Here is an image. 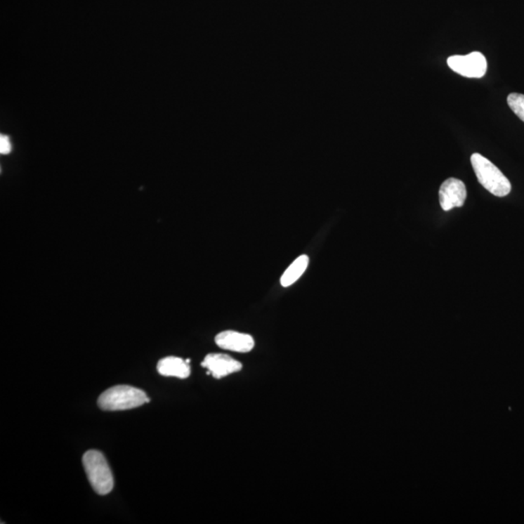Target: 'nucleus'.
I'll return each mask as SVG.
<instances>
[{
  "mask_svg": "<svg viewBox=\"0 0 524 524\" xmlns=\"http://www.w3.org/2000/svg\"><path fill=\"white\" fill-rule=\"evenodd\" d=\"M150 402L146 393L131 386H116L107 389L99 396V408L104 411H124L144 405Z\"/></svg>",
  "mask_w": 524,
  "mask_h": 524,
  "instance_id": "nucleus-1",
  "label": "nucleus"
},
{
  "mask_svg": "<svg viewBox=\"0 0 524 524\" xmlns=\"http://www.w3.org/2000/svg\"><path fill=\"white\" fill-rule=\"evenodd\" d=\"M471 164L480 185L493 195L507 197L512 190L510 181L490 160L480 154H473Z\"/></svg>",
  "mask_w": 524,
  "mask_h": 524,
  "instance_id": "nucleus-2",
  "label": "nucleus"
},
{
  "mask_svg": "<svg viewBox=\"0 0 524 524\" xmlns=\"http://www.w3.org/2000/svg\"><path fill=\"white\" fill-rule=\"evenodd\" d=\"M83 464L91 487L99 495H106L114 487L113 473L103 452L91 450L84 454Z\"/></svg>",
  "mask_w": 524,
  "mask_h": 524,
  "instance_id": "nucleus-3",
  "label": "nucleus"
},
{
  "mask_svg": "<svg viewBox=\"0 0 524 524\" xmlns=\"http://www.w3.org/2000/svg\"><path fill=\"white\" fill-rule=\"evenodd\" d=\"M447 65L454 72L468 78H482L487 70V60L480 52H473L467 55H452L447 58Z\"/></svg>",
  "mask_w": 524,
  "mask_h": 524,
  "instance_id": "nucleus-4",
  "label": "nucleus"
},
{
  "mask_svg": "<svg viewBox=\"0 0 524 524\" xmlns=\"http://www.w3.org/2000/svg\"><path fill=\"white\" fill-rule=\"evenodd\" d=\"M467 197L466 187L464 183L455 178H450L443 183L439 190L440 205L444 211L464 205Z\"/></svg>",
  "mask_w": 524,
  "mask_h": 524,
  "instance_id": "nucleus-5",
  "label": "nucleus"
},
{
  "mask_svg": "<svg viewBox=\"0 0 524 524\" xmlns=\"http://www.w3.org/2000/svg\"><path fill=\"white\" fill-rule=\"evenodd\" d=\"M215 379L225 378L233 373L240 372L242 363L223 353H209L201 363Z\"/></svg>",
  "mask_w": 524,
  "mask_h": 524,
  "instance_id": "nucleus-6",
  "label": "nucleus"
},
{
  "mask_svg": "<svg viewBox=\"0 0 524 524\" xmlns=\"http://www.w3.org/2000/svg\"><path fill=\"white\" fill-rule=\"evenodd\" d=\"M215 342L221 348L231 352L246 353L251 352L254 348V339L250 334L234 330L218 333L216 336Z\"/></svg>",
  "mask_w": 524,
  "mask_h": 524,
  "instance_id": "nucleus-7",
  "label": "nucleus"
},
{
  "mask_svg": "<svg viewBox=\"0 0 524 524\" xmlns=\"http://www.w3.org/2000/svg\"><path fill=\"white\" fill-rule=\"evenodd\" d=\"M157 371L164 377L187 379L190 375V363L176 357H167L160 360L157 363Z\"/></svg>",
  "mask_w": 524,
  "mask_h": 524,
  "instance_id": "nucleus-8",
  "label": "nucleus"
},
{
  "mask_svg": "<svg viewBox=\"0 0 524 524\" xmlns=\"http://www.w3.org/2000/svg\"><path fill=\"white\" fill-rule=\"evenodd\" d=\"M308 266H309V258L306 254L295 259L282 276V286L284 287L292 286L304 274Z\"/></svg>",
  "mask_w": 524,
  "mask_h": 524,
  "instance_id": "nucleus-9",
  "label": "nucleus"
},
{
  "mask_svg": "<svg viewBox=\"0 0 524 524\" xmlns=\"http://www.w3.org/2000/svg\"><path fill=\"white\" fill-rule=\"evenodd\" d=\"M508 105L513 113L524 122V96L520 93H511L507 98Z\"/></svg>",
  "mask_w": 524,
  "mask_h": 524,
  "instance_id": "nucleus-10",
  "label": "nucleus"
},
{
  "mask_svg": "<svg viewBox=\"0 0 524 524\" xmlns=\"http://www.w3.org/2000/svg\"><path fill=\"white\" fill-rule=\"evenodd\" d=\"M12 151V143L10 138L6 136H0V152L2 155H8Z\"/></svg>",
  "mask_w": 524,
  "mask_h": 524,
  "instance_id": "nucleus-11",
  "label": "nucleus"
}]
</instances>
